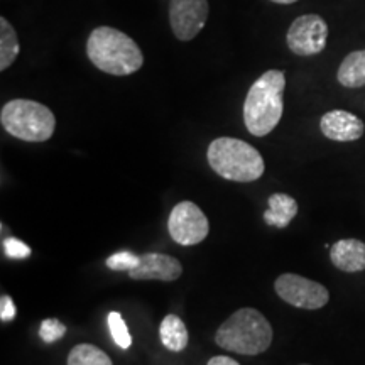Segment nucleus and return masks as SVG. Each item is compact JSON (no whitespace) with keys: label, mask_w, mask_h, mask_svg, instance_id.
Segmentation results:
<instances>
[{"label":"nucleus","mask_w":365,"mask_h":365,"mask_svg":"<svg viewBox=\"0 0 365 365\" xmlns=\"http://www.w3.org/2000/svg\"><path fill=\"white\" fill-rule=\"evenodd\" d=\"M272 327L261 312L242 308L223 322L215 333V344L227 352L261 355L272 344Z\"/></svg>","instance_id":"7ed1b4c3"},{"label":"nucleus","mask_w":365,"mask_h":365,"mask_svg":"<svg viewBox=\"0 0 365 365\" xmlns=\"http://www.w3.org/2000/svg\"><path fill=\"white\" fill-rule=\"evenodd\" d=\"M66 365H113L110 357L98 346L80 344L71 349Z\"/></svg>","instance_id":"f3484780"},{"label":"nucleus","mask_w":365,"mask_h":365,"mask_svg":"<svg viewBox=\"0 0 365 365\" xmlns=\"http://www.w3.org/2000/svg\"><path fill=\"white\" fill-rule=\"evenodd\" d=\"M328 24L318 14H304L291 22L286 34L287 48L296 56H314L327 48Z\"/></svg>","instance_id":"0eeeda50"},{"label":"nucleus","mask_w":365,"mask_h":365,"mask_svg":"<svg viewBox=\"0 0 365 365\" xmlns=\"http://www.w3.org/2000/svg\"><path fill=\"white\" fill-rule=\"evenodd\" d=\"M274 289L282 301L301 309H319L330 301L325 286L293 272L281 274L274 282Z\"/></svg>","instance_id":"423d86ee"},{"label":"nucleus","mask_w":365,"mask_h":365,"mask_svg":"<svg viewBox=\"0 0 365 365\" xmlns=\"http://www.w3.org/2000/svg\"><path fill=\"white\" fill-rule=\"evenodd\" d=\"M267 210L264 212V222L276 228H286L298 215V202L286 193H274L267 198Z\"/></svg>","instance_id":"ddd939ff"},{"label":"nucleus","mask_w":365,"mask_h":365,"mask_svg":"<svg viewBox=\"0 0 365 365\" xmlns=\"http://www.w3.org/2000/svg\"><path fill=\"white\" fill-rule=\"evenodd\" d=\"M159 339L170 352H182L188 346V330L176 314H166L159 325Z\"/></svg>","instance_id":"2eb2a0df"},{"label":"nucleus","mask_w":365,"mask_h":365,"mask_svg":"<svg viewBox=\"0 0 365 365\" xmlns=\"http://www.w3.org/2000/svg\"><path fill=\"white\" fill-rule=\"evenodd\" d=\"M4 254L7 255L9 259H14V261H22V259L29 257L31 255V247L19 239H11L4 240Z\"/></svg>","instance_id":"412c9836"},{"label":"nucleus","mask_w":365,"mask_h":365,"mask_svg":"<svg viewBox=\"0 0 365 365\" xmlns=\"http://www.w3.org/2000/svg\"><path fill=\"white\" fill-rule=\"evenodd\" d=\"M210 16L208 0H170V24L180 41H191L202 33Z\"/></svg>","instance_id":"1a4fd4ad"},{"label":"nucleus","mask_w":365,"mask_h":365,"mask_svg":"<svg viewBox=\"0 0 365 365\" xmlns=\"http://www.w3.org/2000/svg\"><path fill=\"white\" fill-rule=\"evenodd\" d=\"M210 168L228 181L252 182L266 171V164L257 149L235 137H218L208 145Z\"/></svg>","instance_id":"20e7f679"},{"label":"nucleus","mask_w":365,"mask_h":365,"mask_svg":"<svg viewBox=\"0 0 365 365\" xmlns=\"http://www.w3.org/2000/svg\"><path fill=\"white\" fill-rule=\"evenodd\" d=\"M168 230L176 244L182 247H191L207 239L210 223L198 205L193 202H181L173 208L170 220H168Z\"/></svg>","instance_id":"6e6552de"},{"label":"nucleus","mask_w":365,"mask_h":365,"mask_svg":"<svg viewBox=\"0 0 365 365\" xmlns=\"http://www.w3.org/2000/svg\"><path fill=\"white\" fill-rule=\"evenodd\" d=\"M65 333H66V327L63 325L59 319H54V318L43 319V323H41L39 327V339L46 341V344H54V341L63 339Z\"/></svg>","instance_id":"aec40b11"},{"label":"nucleus","mask_w":365,"mask_h":365,"mask_svg":"<svg viewBox=\"0 0 365 365\" xmlns=\"http://www.w3.org/2000/svg\"><path fill=\"white\" fill-rule=\"evenodd\" d=\"M286 75L269 70L254 81L244 102V124L255 137H264L276 129L284 110Z\"/></svg>","instance_id":"f03ea898"},{"label":"nucleus","mask_w":365,"mask_h":365,"mask_svg":"<svg viewBox=\"0 0 365 365\" xmlns=\"http://www.w3.org/2000/svg\"><path fill=\"white\" fill-rule=\"evenodd\" d=\"M182 274V266L176 257L161 252H148L140 255L139 266L129 272L135 281H176Z\"/></svg>","instance_id":"9d476101"},{"label":"nucleus","mask_w":365,"mask_h":365,"mask_svg":"<svg viewBox=\"0 0 365 365\" xmlns=\"http://www.w3.org/2000/svg\"><path fill=\"white\" fill-rule=\"evenodd\" d=\"M139 261L140 255H135L134 252H130V250H122V252L112 254L110 257L105 261V264H107V267L112 269V271L129 274L139 266Z\"/></svg>","instance_id":"6ab92c4d"},{"label":"nucleus","mask_w":365,"mask_h":365,"mask_svg":"<svg viewBox=\"0 0 365 365\" xmlns=\"http://www.w3.org/2000/svg\"><path fill=\"white\" fill-rule=\"evenodd\" d=\"M21 53V43L16 29L6 17H0V71H6Z\"/></svg>","instance_id":"dca6fc26"},{"label":"nucleus","mask_w":365,"mask_h":365,"mask_svg":"<svg viewBox=\"0 0 365 365\" xmlns=\"http://www.w3.org/2000/svg\"><path fill=\"white\" fill-rule=\"evenodd\" d=\"M207 365H240L235 359L227 357V355H217V357H212L208 360Z\"/></svg>","instance_id":"5701e85b"},{"label":"nucleus","mask_w":365,"mask_h":365,"mask_svg":"<svg viewBox=\"0 0 365 365\" xmlns=\"http://www.w3.org/2000/svg\"><path fill=\"white\" fill-rule=\"evenodd\" d=\"M108 330H110V335L115 344L120 346V349L127 350L132 345V336L129 333V328H127L124 318H122L120 313L112 312L107 318Z\"/></svg>","instance_id":"a211bd4d"},{"label":"nucleus","mask_w":365,"mask_h":365,"mask_svg":"<svg viewBox=\"0 0 365 365\" xmlns=\"http://www.w3.org/2000/svg\"><path fill=\"white\" fill-rule=\"evenodd\" d=\"M274 4H282V6H289V4H296L298 0H271Z\"/></svg>","instance_id":"b1692460"},{"label":"nucleus","mask_w":365,"mask_h":365,"mask_svg":"<svg viewBox=\"0 0 365 365\" xmlns=\"http://www.w3.org/2000/svg\"><path fill=\"white\" fill-rule=\"evenodd\" d=\"M331 264L344 272L365 271V244L357 239H341L330 247Z\"/></svg>","instance_id":"f8f14e48"},{"label":"nucleus","mask_w":365,"mask_h":365,"mask_svg":"<svg viewBox=\"0 0 365 365\" xmlns=\"http://www.w3.org/2000/svg\"><path fill=\"white\" fill-rule=\"evenodd\" d=\"M301 365H308V364H301Z\"/></svg>","instance_id":"393cba45"},{"label":"nucleus","mask_w":365,"mask_h":365,"mask_svg":"<svg viewBox=\"0 0 365 365\" xmlns=\"http://www.w3.org/2000/svg\"><path fill=\"white\" fill-rule=\"evenodd\" d=\"M319 130L330 140L354 143L364 135L365 125L357 115L346 110H330L319 120Z\"/></svg>","instance_id":"9b49d317"},{"label":"nucleus","mask_w":365,"mask_h":365,"mask_svg":"<svg viewBox=\"0 0 365 365\" xmlns=\"http://www.w3.org/2000/svg\"><path fill=\"white\" fill-rule=\"evenodd\" d=\"M336 80L345 88L365 86V49L346 54L336 71Z\"/></svg>","instance_id":"4468645a"},{"label":"nucleus","mask_w":365,"mask_h":365,"mask_svg":"<svg viewBox=\"0 0 365 365\" xmlns=\"http://www.w3.org/2000/svg\"><path fill=\"white\" fill-rule=\"evenodd\" d=\"M86 54L100 71L129 76L144 65V54L130 36L110 26L95 27L86 41Z\"/></svg>","instance_id":"f257e3e1"},{"label":"nucleus","mask_w":365,"mask_h":365,"mask_svg":"<svg viewBox=\"0 0 365 365\" xmlns=\"http://www.w3.org/2000/svg\"><path fill=\"white\" fill-rule=\"evenodd\" d=\"M4 130L26 143H44L51 139L56 129V117L36 100L16 98L7 102L0 112Z\"/></svg>","instance_id":"39448f33"},{"label":"nucleus","mask_w":365,"mask_h":365,"mask_svg":"<svg viewBox=\"0 0 365 365\" xmlns=\"http://www.w3.org/2000/svg\"><path fill=\"white\" fill-rule=\"evenodd\" d=\"M16 318V307H14V301L11 296H2L0 299V319L4 323L12 322Z\"/></svg>","instance_id":"4be33fe9"}]
</instances>
